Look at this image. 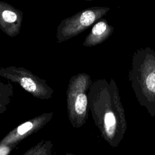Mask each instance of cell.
<instances>
[{
    "mask_svg": "<svg viewBox=\"0 0 155 155\" xmlns=\"http://www.w3.org/2000/svg\"><path fill=\"white\" fill-rule=\"evenodd\" d=\"M87 97L85 94H79L75 101V110L79 114H82L86 111Z\"/></svg>",
    "mask_w": 155,
    "mask_h": 155,
    "instance_id": "obj_5",
    "label": "cell"
},
{
    "mask_svg": "<svg viewBox=\"0 0 155 155\" xmlns=\"http://www.w3.org/2000/svg\"><path fill=\"white\" fill-rule=\"evenodd\" d=\"M65 155H74V154H73L72 153H67Z\"/></svg>",
    "mask_w": 155,
    "mask_h": 155,
    "instance_id": "obj_8",
    "label": "cell"
},
{
    "mask_svg": "<svg viewBox=\"0 0 155 155\" xmlns=\"http://www.w3.org/2000/svg\"><path fill=\"white\" fill-rule=\"evenodd\" d=\"M128 80L139 104L155 117V51L148 47L132 56Z\"/></svg>",
    "mask_w": 155,
    "mask_h": 155,
    "instance_id": "obj_2",
    "label": "cell"
},
{
    "mask_svg": "<svg viewBox=\"0 0 155 155\" xmlns=\"http://www.w3.org/2000/svg\"><path fill=\"white\" fill-rule=\"evenodd\" d=\"M4 20L7 22H13L15 21L17 19V16L16 13L13 12L10 10H5L2 14Z\"/></svg>",
    "mask_w": 155,
    "mask_h": 155,
    "instance_id": "obj_7",
    "label": "cell"
},
{
    "mask_svg": "<svg viewBox=\"0 0 155 155\" xmlns=\"http://www.w3.org/2000/svg\"><path fill=\"white\" fill-rule=\"evenodd\" d=\"M97 124L103 138L116 148L122 140L127 128L125 111L115 81H104L99 95Z\"/></svg>",
    "mask_w": 155,
    "mask_h": 155,
    "instance_id": "obj_1",
    "label": "cell"
},
{
    "mask_svg": "<svg viewBox=\"0 0 155 155\" xmlns=\"http://www.w3.org/2000/svg\"><path fill=\"white\" fill-rule=\"evenodd\" d=\"M21 84L25 90L29 92L35 91L36 88V85L34 81L29 78L24 77L22 78L21 80Z\"/></svg>",
    "mask_w": 155,
    "mask_h": 155,
    "instance_id": "obj_6",
    "label": "cell"
},
{
    "mask_svg": "<svg viewBox=\"0 0 155 155\" xmlns=\"http://www.w3.org/2000/svg\"><path fill=\"white\" fill-rule=\"evenodd\" d=\"M114 28L106 20L103 19L96 23L91 30L92 43L96 44L106 40L113 32Z\"/></svg>",
    "mask_w": 155,
    "mask_h": 155,
    "instance_id": "obj_3",
    "label": "cell"
},
{
    "mask_svg": "<svg viewBox=\"0 0 155 155\" xmlns=\"http://www.w3.org/2000/svg\"><path fill=\"white\" fill-rule=\"evenodd\" d=\"M22 155H53L51 145L39 143L27 150Z\"/></svg>",
    "mask_w": 155,
    "mask_h": 155,
    "instance_id": "obj_4",
    "label": "cell"
}]
</instances>
